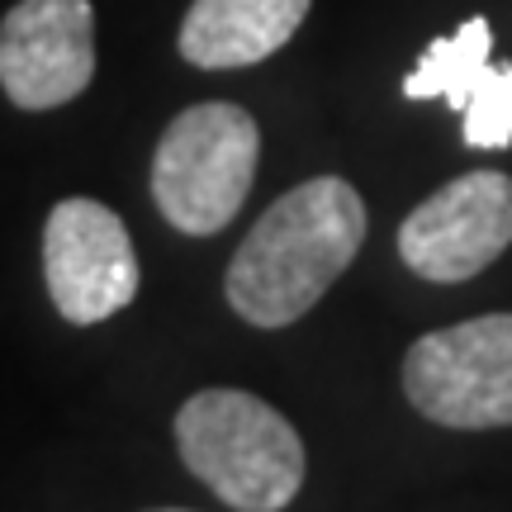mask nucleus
Listing matches in <instances>:
<instances>
[{
    "instance_id": "obj_1",
    "label": "nucleus",
    "mask_w": 512,
    "mask_h": 512,
    "mask_svg": "<svg viewBox=\"0 0 512 512\" xmlns=\"http://www.w3.org/2000/svg\"><path fill=\"white\" fill-rule=\"evenodd\" d=\"M366 247V200L342 176L285 190L228 261L223 294L242 323L290 328Z\"/></svg>"
},
{
    "instance_id": "obj_2",
    "label": "nucleus",
    "mask_w": 512,
    "mask_h": 512,
    "mask_svg": "<svg viewBox=\"0 0 512 512\" xmlns=\"http://www.w3.org/2000/svg\"><path fill=\"white\" fill-rule=\"evenodd\" d=\"M176 451L233 512H285L309 470L294 422L247 389L190 394L176 413Z\"/></svg>"
},
{
    "instance_id": "obj_3",
    "label": "nucleus",
    "mask_w": 512,
    "mask_h": 512,
    "mask_svg": "<svg viewBox=\"0 0 512 512\" xmlns=\"http://www.w3.org/2000/svg\"><path fill=\"white\" fill-rule=\"evenodd\" d=\"M261 162V128L233 100H204L166 124L152 152V200L185 238H214L238 219Z\"/></svg>"
},
{
    "instance_id": "obj_4",
    "label": "nucleus",
    "mask_w": 512,
    "mask_h": 512,
    "mask_svg": "<svg viewBox=\"0 0 512 512\" xmlns=\"http://www.w3.org/2000/svg\"><path fill=\"white\" fill-rule=\"evenodd\" d=\"M403 394L437 427H512V313H484L418 337L403 356Z\"/></svg>"
},
{
    "instance_id": "obj_5",
    "label": "nucleus",
    "mask_w": 512,
    "mask_h": 512,
    "mask_svg": "<svg viewBox=\"0 0 512 512\" xmlns=\"http://www.w3.org/2000/svg\"><path fill=\"white\" fill-rule=\"evenodd\" d=\"M43 280L53 309L76 328L124 313L143 285L124 219L91 195L57 200L43 223Z\"/></svg>"
},
{
    "instance_id": "obj_6",
    "label": "nucleus",
    "mask_w": 512,
    "mask_h": 512,
    "mask_svg": "<svg viewBox=\"0 0 512 512\" xmlns=\"http://www.w3.org/2000/svg\"><path fill=\"white\" fill-rule=\"evenodd\" d=\"M512 247V176L465 171L399 223L403 266L432 285H460Z\"/></svg>"
},
{
    "instance_id": "obj_7",
    "label": "nucleus",
    "mask_w": 512,
    "mask_h": 512,
    "mask_svg": "<svg viewBox=\"0 0 512 512\" xmlns=\"http://www.w3.org/2000/svg\"><path fill=\"white\" fill-rule=\"evenodd\" d=\"M95 76L91 0H19L0 19V91L19 110H57Z\"/></svg>"
},
{
    "instance_id": "obj_8",
    "label": "nucleus",
    "mask_w": 512,
    "mask_h": 512,
    "mask_svg": "<svg viewBox=\"0 0 512 512\" xmlns=\"http://www.w3.org/2000/svg\"><path fill=\"white\" fill-rule=\"evenodd\" d=\"M313 0H195L181 19V57L204 72L252 67L280 53Z\"/></svg>"
},
{
    "instance_id": "obj_9",
    "label": "nucleus",
    "mask_w": 512,
    "mask_h": 512,
    "mask_svg": "<svg viewBox=\"0 0 512 512\" xmlns=\"http://www.w3.org/2000/svg\"><path fill=\"white\" fill-rule=\"evenodd\" d=\"M489 53H494L489 19L484 15L465 19L451 38H437V43L422 53V62L408 72V81H403V95H408V100H446L451 110H460L470 81L489 67Z\"/></svg>"
},
{
    "instance_id": "obj_10",
    "label": "nucleus",
    "mask_w": 512,
    "mask_h": 512,
    "mask_svg": "<svg viewBox=\"0 0 512 512\" xmlns=\"http://www.w3.org/2000/svg\"><path fill=\"white\" fill-rule=\"evenodd\" d=\"M465 147L503 152L512 143V67H484L465 91Z\"/></svg>"
},
{
    "instance_id": "obj_11",
    "label": "nucleus",
    "mask_w": 512,
    "mask_h": 512,
    "mask_svg": "<svg viewBox=\"0 0 512 512\" xmlns=\"http://www.w3.org/2000/svg\"><path fill=\"white\" fill-rule=\"evenodd\" d=\"M147 512H195V508H147Z\"/></svg>"
}]
</instances>
